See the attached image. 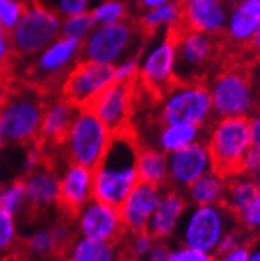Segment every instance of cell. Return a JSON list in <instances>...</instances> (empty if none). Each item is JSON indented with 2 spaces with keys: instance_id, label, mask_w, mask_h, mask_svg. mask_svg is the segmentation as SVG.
<instances>
[{
  "instance_id": "obj_1",
  "label": "cell",
  "mask_w": 260,
  "mask_h": 261,
  "mask_svg": "<svg viewBox=\"0 0 260 261\" xmlns=\"http://www.w3.org/2000/svg\"><path fill=\"white\" fill-rule=\"evenodd\" d=\"M47 96L35 84L16 76L5 83L0 92V126L7 143H38Z\"/></svg>"
},
{
  "instance_id": "obj_2",
  "label": "cell",
  "mask_w": 260,
  "mask_h": 261,
  "mask_svg": "<svg viewBox=\"0 0 260 261\" xmlns=\"http://www.w3.org/2000/svg\"><path fill=\"white\" fill-rule=\"evenodd\" d=\"M140 145L131 130L114 134L102 162L93 168V199L119 207L136 184Z\"/></svg>"
},
{
  "instance_id": "obj_3",
  "label": "cell",
  "mask_w": 260,
  "mask_h": 261,
  "mask_svg": "<svg viewBox=\"0 0 260 261\" xmlns=\"http://www.w3.org/2000/svg\"><path fill=\"white\" fill-rule=\"evenodd\" d=\"M145 42L147 39L139 28L137 19L131 16L93 30L81 41L75 62L93 61L120 65L129 59L139 58Z\"/></svg>"
},
{
  "instance_id": "obj_4",
  "label": "cell",
  "mask_w": 260,
  "mask_h": 261,
  "mask_svg": "<svg viewBox=\"0 0 260 261\" xmlns=\"http://www.w3.org/2000/svg\"><path fill=\"white\" fill-rule=\"evenodd\" d=\"M112 133L86 108L78 109L69 133L61 142V154L66 162L95 168L105 157Z\"/></svg>"
},
{
  "instance_id": "obj_5",
  "label": "cell",
  "mask_w": 260,
  "mask_h": 261,
  "mask_svg": "<svg viewBox=\"0 0 260 261\" xmlns=\"http://www.w3.org/2000/svg\"><path fill=\"white\" fill-rule=\"evenodd\" d=\"M237 225L235 216L221 205H188L176 241L182 246L215 255L221 238Z\"/></svg>"
},
{
  "instance_id": "obj_6",
  "label": "cell",
  "mask_w": 260,
  "mask_h": 261,
  "mask_svg": "<svg viewBox=\"0 0 260 261\" xmlns=\"http://www.w3.org/2000/svg\"><path fill=\"white\" fill-rule=\"evenodd\" d=\"M204 142L212 154L214 168L229 177L239 173L245 152L252 146L249 120L245 117L214 118L206 129Z\"/></svg>"
},
{
  "instance_id": "obj_7",
  "label": "cell",
  "mask_w": 260,
  "mask_h": 261,
  "mask_svg": "<svg viewBox=\"0 0 260 261\" xmlns=\"http://www.w3.org/2000/svg\"><path fill=\"white\" fill-rule=\"evenodd\" d=\"M214 118L209 87L201 81L176 83L159 98V123H185L206 129Z\"/></svg>"
},
{
  "instance_id": "obj_8",
  "label": "cell",
  "mask_w": 260,
  "mask_h": 261,
  "mask_svg": "<svg viewBox=\"0 0 260 261\" xmlns=\"http://www.w3.org/2000/svg\"><path fill=\"white\" fill-rule=\"evenodd\" d=\"M215 118H248L260 105L252 75L240 69H229L215 75L207 84Z\"/></svg>"
},
{
  "instance_id": "obj_9",
  "label": "cell",
  "mask_w": 260,
  "mask_h": 261,
  "mask_svg": "<svg viewBox=\"0 0 260 261\" xmlns=\"http://www.w3.org/2000/svg\"><path fill=\"white\" fill-rule=\"evenodd\" d=\"M59 17L30 0L27 11L10 31L13 50L22 62L47 50L59 39Z\"/></svg>"
},
{
  "instance_id": "obj_10",
  "label": "cell",
  "mask_w": 260,
  "mask_h": 261,
  "mask_svg": "<svg viewBox=\"0 0 260 261\" xmlns=\"http://www.w3.org/2000/svg\"><path fill=\"white\" fill-rule=\"evenodd\" d=\"M172 30L175 31L176 41V81H200V76H203V73L210 67L218 53V44L215 36L192 31L184 27Z\"/></svg>"
},
{
  "instance_id": "obj_11",
  "label": "cell",
  "mask_w": 260,
  "mask_h": 261,
  "mask_svg": "<svg viewBox=\"0 0 260 261\" xmlns=\"http://www.w3.org/2000/svg\"><path fill=\"white\" fill-rule=\"evenodd\" d=\"M117 65L93 61L75 62L74 69L62 81L59 95L75 108H87L105 87L115 81Z\"/></svg>"
},
{
  "instance_id": "obj_12",
  "label": "cell",
  "mask_w": 260,
  "mask_h": 261,
  "mask_svg": "<svg viewBox=\"0 0 260 261\" xmlns=\"http://www.w3.org/2000/svg\"><path fill=\"white\" fill-rule=\"evenodd\" d=\"M134 81H114L97 95L86 108L93 112L112 134L131 130L134 112Z\"/></svg>"
},
{
  "instance_id": "obj_13",
  "label": "cell",
  "mask_w": 260,
  "mask_h": 261,
  "mask_svg": "<svg viewBox=\"0 0 260 261\" xmlns=\"http://www.w3.org/2000/svg\"><path fill=\"white\" fill-rule=\"evenodd\" d=\"M74 227L77 237L120 243L125 237V227L119 207L92 199L74 215Z\"/></svg>"
},
{
  "instance_id": "obj_14",
  "label": "cell",
  "mask_w": 260,
  "mask_h": 261,
  "mask_svg": "<svg viewBox=\"0 0 260 261\" xmlns=\"http://www.w3.org/2000/svg\"><path fill=\"white\" fill-rule=\"evenodd\" d=\"M176 65V41L175 31L167 30L166 38L156 45L145 61L139 65V81L159 98L178 81L175 76Z\"/></svg>"
},
{
  "instance_id": "obj_15",
  "label": "cell",
  "mask_w": 260,
  "mask_h": 261,
  "mask_svg": "<svg viewBox=\"0 0 260 261\" xmlns=\"http://www.w3.org/2000/svg\"><path fill=\"white\" fill-rule=\"evenodd\" d=\"M169 162V180L167 187L184 191L190 184L215 170L212 154L204 140L195 142L179 151L167 155Z\"/></svg>"
},
{
  "instance_id": "obj_16",
  "label": "cell",
  "mask_w": 260,
  "mask_h": 261,
  "mask_svg": "<svg viewBox=\"0 0 260 261\" xmlns=\"http://www.w3.org/2000/svg\"><path fill=\"white\" fill-rule=\"evenodd\" d=\"M162 191H164L162 187L137 182L136 187L128 193V196L119 205L126 233L147 230L150 219L159 204Z\"/></svg>"
},
{
  "instance_id": "obj_17",
  "label": "cell",
  "mask_w": 260,
  "mask_h": 261,
  "mask_svg": "<svg viewBox=\"0 0 260 261\" xmlns=\"http://www.w3.org/2000/svg\"><path fill=\"white\" fill-rule=\"evenodd\" d=\"M59 174V207L75 215L81 207L93 199V170L66 162Z\"/></svg>"
},
{
  "instance_id": "obj_18",
  "label": "cell",
  "mask_w": 260,
  "mask_h": 261,
  "mask_svg": "<svg viewBox=\"0 0 260 261\" xmlns=\"http://www.w3.org/2000/svg\"><path fill=\"white\" fill-rule=\"evenodd\" d=\"M188 208L182 191L166 187L162 191L159 204L150 219L147 230L154 237L156 241L169 243L176 238L182 218Z\"/></svg>"
},
{
  "instance_id": "obj_19",
  "label": "cell",
  "mask_w": 260,
  "mask_h": 261,
  "mask_svg": "<svg viewBox=\"0 0 260 261\" xmlns=\"http://www.w3.org/2000/svg\"><path fill=\"white\" fill-rule=\"evenodd\" d=\"M182 27L192 31L217 36L224 31L227 8L221 0H181Z\"/></svg>"
},
{
  "instance_id": "obj_20",
  "label": "cell",
  "mask_w": 260,
  "mask_h": 261,
  "mask_svg": "<svg viewBox=\"0 0 260 261\" xmlns=\"http://www.w3.org/2000/svg\"><path fill=\"white\" fill-rule=\"evenodd\" d=\"M77 112L78 108L69 103L66 98H62L61 95H49L41 121L38 142L44 146L58 148L64 137H66V134L69 133Z\"/></svg>"
},
{
  "instance_id": "obj_21",
  "label": "cell",
  "mask_w": 260,
  "mask_h": 261,
  "mask_svg": "<svg viewBox=\"0 0 260 261\" xmlns=\"http://www.w3.org/2000/svg\"><path fill=\"white\" fill-rule=\"evenodd\" d=\"M27 205L31 210H50L59 205V174L55 168L44 165L30 171L22 179Z\"/></svg>"
},
{
  "instance_id": "obj_22",
  "label": "cell",
  "mask_w": 260,
  "mask_h": 261,
  "mask_svg": "<svg viewBox=\"0 0 260 261\" xmlns=\"http://www.w3.org/2000/svg\"><path fill=\"white\" fill-rule=\"evenodd\" d=\"M260 23V0H237L227 13L226 36L235 45H249Z\"/></svg>"
},
{
  "instance_id": "obj_23",
  "label": "cell",
  "mask_w": 260,
  "mask_h": 261,
  "mask_svg": "<svg viewBox=\"0 0 260 261\" xmlns=\"http://www.w3.org/2000/svg\"><path fill=\"white\" fill-rule=\"evenodd\" d=\"M204 134H206V129L193 126V124H185V123L164 124L157 121L154 134L151 136L150 146L169 155L195 142L204 140Z\"/></svg>"
},
{
  "instance_id": "obj_24",
  "label": "cell",
  "mask_w": 260,
  "mask_h": 261,
  "mask_svg": "<svg viewBox=\"0 0 260 261\" xmlns=\"http://www.w3.org/2000/svg\"><path fill=\"white\" fill-rule=\"evenodd\" d=\"M227 187V176L212 170L190 184L184 191L188 205H221Z\"/></svg>"
},
{
  "instance_id": "obj_25",
  "label": "cell",
  "mask_w": 260,
  "mask_h": 261,
  "mask_svg": "<svg viewBox=\"0 0 260 261\" xmlns=\"http://www.w3.org/2000/svg\"><path fill=\"white\" fill-rule=\"evenodd\" d=\"M122 255L120 243L95 241L83 237H75L62 250L64 261H117Z\"/></svg>"
},
{
  "instance_id": "obj_26",
  "label": "cell",
  "mask_w": 260,
  "mask_h": 261,
  "mask_svg": "<svg viewBox=\"0 0 260 261\" xmlns=\"http://www.w3.org/2000/svg\"><path fill=\"white\" fill-rule=\"evenodd\" d=\"M137 23L147 41L153 38L156 31L162 27H167V30L179 28L182 27V2L173 0L166 5L148 10L140 17H137Z\"/></svg>"
},
{
  "instance_id": "obj_27",
  "label": "cell",
  "mask_w": 260,
  "mask_h": 261,
  "mask_svg": "<svg viewBox=\"0 0 260 261\" xmlns=\"http://www.w3.org/2000/svg\"><path fill=\"white\" fill-rule=\"evenodd\" d=\"M137 176L139 182L166 188L169 180L167 154L151 146H140L137 155Z\"/></svg>"
},
{
  "instance_id": "obj_28",
  "label": "cell",
  "mask_w": 260,
  "mask_h": 261,
  "mask_svg": "<svg viewBox=\"0 0 260 261\" xmlns=\"http://www.w3.org/2000/svg\"><path fill=\"white\" fill-rule=\"evenodd\" d=\"M258 193V187L252 176L235 173L227 177V187L223 205L234 216L239 215Z\"/></svg>"
},
{
  "instance_id": "obj_29",
  "label": "cell",
  "mask_w": 260,
  "mask_h": 261,
  "mask_svg": "<svg viewBox=\"0 0 260 261\" xmlns=\"http://www.w3.org/2000/svg\"><path fill=\"white\" fill-rule=\"evenodd\" d=\"M23 250L31 259H50L56 253H59V247L53 238L50 224L49 225H38L27 233L23 240Z\"/></svg>"
},
{
  "instance_id": "obj_30",
  "label": "cell",
  "mask_w": 260,
  "mask_h": 261,
  "mask_svg": "<svg viewBox=\"0 0 260 261\" xmlns=\"http://www.w3.org/2000/svg\"><path fill=\"white\" fill-rule=\"evenodd\" d=\"M27 198H25V187L22 179L10 180L8 184L0 187V210H4L13 216H20L25 210Z\"/></svg>"
},
{
  "instance_id": "obj_31",
  "label": "cell",
  "mask_w": 260,
  "mask_h": 261,
  "mask_svg": "<svg viewBox=\"0 0 260 261\" xmlns=\"http://www.w3.org/2000/svg\"><path fill=\"white\" fill-rule=\"evenodd\" d=\"M20 64L11 44L10 30L0 22V83L5 84L14 78V72Z\"/></svg>"
},
{
  "instance_id": "obj_32",
  "label": "cell",
  "mask_w": 260,
  "mask_h": 261,
  "mask_svg": "<svg viewBox=\"0 0 260 261\" xmlns=\"http://www.w3.org/2000/svg\"><path fill=\"white\" fill-rule=\"evenodd\" d=\"M19 246L17 218L0 210V259H8Z\"/></svg>"
},
{
  "instance_id": "obj_33",
  "label": "cell",
  "mask_w": 260,
  "mask_h": 261,
  "mask_svg": "<svg viewBox=\"0 0 260 261\" xmlns=\"http://www.w3.org/2000/svg\"><path fill=\"white\" fill-rule=\"evenodd\" d=\"M156 240L148 230L142 232H131V233H125L123 240L120 241V247L125 256L140 261L154 246Z\"/></svg>"
},
{
  "instance_id": "obj_34",
  "label": "cell",
  "mask_w": 260,
  "mask_h": 261,
  "mask_svg": "<svg viewBox=\"0 0 260 261\" xmlns=\"http://www.w3.org/2000/svg\"><path fill=\"white\" fill-rule=\"evenodd\" d=\"M92 16L95 23L100 22L102 25H106L131 17V13H129L128 4L123 0H105L100 7L92 11Z\"/></svg>"
},
{
  "instance_id": "obj_35",
  "label": "cell",
  "mask_w": 260,
  "mask_h": 261,
  "mask_svg": "<svg viewBox=\"0 0 260 261\" xmlns=\"http://www.w3.org/2000/svg\"><path fill=\"white\" fill-rule=\"evenodd\" d=\"M31 2L64 19L84 13L89 5V0H31Z\"/></svg>"
},
{
  "instance_id": "obj_36",
  "label": "cell",
  "mask_w": 260,
  "mask_h": 261,
  "mask_svg": "<svg viewBox=\"0 0 260 261\" xmlns=\"http://www.w3.org/2000/svg\"><path fill=\"white\" fill-rule=\"evenodd\" d=\"M95 20L92 11H84L77 16L64 19L62 28L59 31V38H78L84 39L90 35V30L93 28Z\"/></svg>"
},
{
  "instance_id": "obj_37",
  "label": "cell",
  "mask_w": 260,
  "mask_h": 261,
  "mask_svg": "<svg viewBox=\"0 0 260 261\" xmlns=\"http://www.w3.org/2000/svg\"><path fill=\"white\" fill-rule=\"evenodd\" d=\"M235 219L237 225L252 238L260 235V191L239 215H235Z\"/></svg>"
},
{
  "instance_id": "obj_38",
  "label": "cell",
  "mask_w": 260,
  "mask_h": 261,
  "mask_svg": "<svg viewBox=\"0 0 260 261\" xmlns=\"http://www.w3.org/2000/svg\"><path fill=\"white\" fill-rule=\"evenodd\" d=\"M30 0L14 2V0H0V22H2L10 31L17 23L20 16L27 11Z\"/></svg>"
},
{
  "instance_id": "obj_39",
  "label": "cell",
  "mask_w": 260,
  "mask_h": 261,
  "mask_svg": "<svg viewBox=\"0 0 260 261\" xmlns=\"http://www.w3.org/2000/svg\"><path fill=\"white\" fill-rule=\"evenodd\" d=\"M252 240H254V238H252L249 233H246V232L243 230V228H240L239 225H235L234 228H231V230L221 238V241H220V244H218L215 253L229 252V250L237 249V247H240V246H243V244H249Z\"/></svg>"
},
{
  "instance_id": "obj_40",
  "label": "cell",
  "mask_w": 260,
  "mask_h": 261,
  "mask_svg": "<svg viewBox=\"0 0 260 261\" xmlns=\"http://www.w3.org/2000/svg\"><path fill=\"white\" fill-rule=\"evenodd\" d=\"M50 228H52V233H53V238L59 247V250L62 252L66 249L75 238V227H74V222H69L66 219H56L50 224Z\"/></svg>"
},
{
  "instance_id": "obj_41",
  "label": "cell",
  "mask_w": 260,
  "mask_h": 261,
  "mask_svg": "<svg viewBox=\"0 0 260 261\" xmlns=\"http://www.w3.org/2000/svg\"><path fill=\"white\" fill-rule=\"evenodd\" d=\"M169 261H214V255L192 249L182 244L170 246V258Z\"/></svg>"
},
{
  "instance_id": "obj_42",
  "label": "cell",
  "mask_w": 260,
  "mask_h": 261,
  "mask_svg": "<svg viewBox=\"0 0 260 261\" xmlns=\"http://www.w3.org/2000/svg\"><path fill=\"white\" fill-rule=\"evenodd\" d=\"M258 171H260V148L251 146L245 152V155H243V159L240 162L239 173L254 177Z\"/></svg>"
},
{
  "instance_id": "obj_43",
  "label": "cell",
  "mask_w": 260,
  "mask_h": 261,
  "mask_svg": "<svg viewBox=\"0 0 260 261\" xmlns=\"http://www.w3.org/2000/svg\"><path fill=\"white\" fill-rule=\"evenodd\" d=\"M42 165H44V149L38 143L28 145L25 155H23V171H25V174L30 171L38 170Z\"/></svg>"
},
{
  "instance_id": "obj_44",
  "label": "cell",
  "mask_w": 260,
  "mask_h": 261,
  "mask_svg": "<svg viewBox=\"0 0 260 261\" xmlns=\"http://www.w3.org/2000/svg\"><path fill=\"white\" fill-rule=\"evenodd\" d=\"M170 246L164 241H156L151 250L140 261H169L170 258Z\"/></svg>"
},
{
  "instance_id": "obj_45",
  "label": "cell",
  "mask_w": 260,
  "mask_h": 261,
  "mask_svg": "<svg viewBox=\"0 0 260 261\" xmlns=\"http://www.w3.org/2000/svg\"><path fill=\"white\" fill-rule=\"evenodd\" d=\"M248 258H249V244H243L229 252L214 255V261H248Z\"/></svg>"
},
{
  "instance_id": "obj_46",
  "label": "cell",
  "mask_w": 260,
  "mask_h": 261,
  "mask_svg": "<svg viewBox=\"0 0 260 261\" xmlns=\"http://www.w3.org/2000/svg\"><path fill=\"white\" fill-rule=\"evenodd\" d=\"M248 120H249V130H251L252 146L260 148V106L248 117Z\"/></svg>"
},
{
  "instance_id": "obj_47",
  "label": "cell",
  "mask_w": 260,
  "mask_h": 261,
  "mask_svg": "<svg viewBox=\"0 0 260 261\" xmlns=\"http://www.w3.org/2000/svg\"><path fill=\"white\" fill-rule=\"evenodd\" d=\"M136 2V7L140 10V11H148V10H153V8H157L160 5H166L169 2H173V0H134Z\"/></svg>"
},
{
  "instance_id": "obj_48",
  "label": "cell",
  "mask_w": 260,
  "mask_h": 261,
  "mask_svg": "<svg viewBox=\"0 0 260 261\" xmlns=\"http://www.w3.org/2000/svg\"><path fill=\"white\" fill-rule=\"evenodd\" d=\"M248 261H260V235L249 243V258Z\"/></svg>"
},
{
  "instance_id": "obj_49",
  "label": "cell",
  "mask_w": 260,
  "mask_h": 261,
  "mask_svg": "<svg viewBox=\"0 0 260 261\" xmlns=\"http://www.w3.org/2000/svg\"><path fill=\"white\" fill-rule=\"evenodd\" d=\"M248 47H249L257 56H260V23H258V27H257V30H255L254 36H252V39H251V42H249Z\"/></svg>"
},
{
  "instance_id": "obj_50",
  "label": "cell",
  "mask_w": 260,
  "mask_h": 261,
  "mask_svg": "<svg viewBox=\"0 0 260 261\" xmlns=\"http://www.w3.org/2000/svg\"><path fill=\"white\" fill-rule=\"evenodd\" d=\"M252 81H254V84H255V89H257V92L260 93V64H258V67H257L255 73L252 75Z\"/></svg>"
},
{
  "instance_id": "obj_51",
  "label": "cell",
  "mask_w": 260,
  "mask_h": 261,
  "mask_svg": "<svg viewBox=\"0 0 260 261\" xmlns=\"http://www.w3.org/2000/svg\"><path fill=\"white\" fill-rule=\"evenodd\" d=\"M5 145H7V139L4 136V130H2V126H0V152L5 149Z\"/></svg>"
},
{
  "instance_id": "obj_52",
  "label": "cell",
  "mask_w": 260,
  "mask_h": 261,
  "mask_svg": "<svg viewBox=\"0 0 260 261\" xmlns=\"http://www.w3.org/2000/svg\"><path fill=\"white\" fill-rule=\"evenodd\" d=\"M254 179H255V184H257V187H258V191H260V171L254 176Z\"/></svg>"
},
{
  "instance_id": "obj_53",
  "label": "cell",
  "mask_w": 260,
  "mask_h": 261,
  "mask_svg": "<svg viewBox=\"0 0 260 261\" xmlns=\"http://www.w3.org/2000/svg\"><path fill=\"white\" fill-rule=\"evenodd\" d=\"M117 261H136V259H131V258H128V256H125V255H122Z\"/></svg>"
},
{
  "instance_id": "obj_54",
  "label": "cell",
  "mask_w": 260,
  "mask_h": 261,
  "mask_svg": "<svg viewBox=\"0 0 260 261\" xmlns=\"http://www.w3.org/2000/svg\"><path fill=\"white\" fill-rule=\"evenodd\" d=\"M123 2H126V4H129V2H134V0H123Z\"/></svg>"
},
{
  "instance_id": "obj_55",
  "label": "cell",
  "mask_w": 260,
  "mask_h": 261,
  "mask_svg": "<svg viewBox=\"0 0 260 261\" xmlns=\"http://www.w3.org/2000/svg\"><path fill=\"white\" fill-rule=\"evenodd\" d=\"M0 187H2V176H0Z\"/></svg>"
},
{
  "instance_id": "obj_56",
  "label": "cell",
  "mask_w": 260,
  "mask_h": 261,
  "mask_svg": "<svg viewBox=\"0 0 260 261\" xmlns=\"http://www.w3.org/2000/svg\"><path fill=\"white\" fill-rule=\"evenodd\" d=\"M7 261H16V259H10V258H8V259H7Z\"/></svg>"
}]
</instances>
